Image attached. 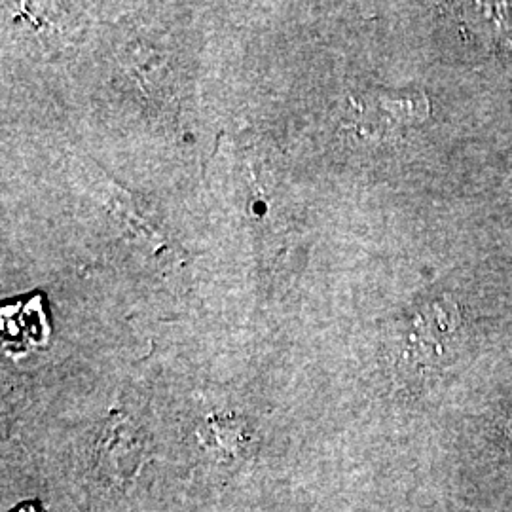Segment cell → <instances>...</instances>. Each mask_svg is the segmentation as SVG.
Returning <instances> with one entry per match:
<instances>
[{
    "label": "cell",
    "mask_w": 512,
    "mask_h": 512,
    "mask_svg": "<svg viewBox=\"0 0 512 512\" xmlns=\"http://www.w3.org/2000/svg\"><path fill=\"white\" fill-rule=\"evenodd\" d=\"M247 431L236 420H213L203 429L202 444L217 459H238L247 448Z\"/></svg>",
    "instance_id": "obj_1"
},
{
    "label": "cell",
    "mask_w": 512,
    "mask_h": 512,
    "mask_svg": "<svg viewBox=\"0 0 512 512\" xmlns=\"http://www.w3.org/2000/svg\"><path fill=\"white\" fill-rule=\"evenodd\" d=\"M14 512H40V509H37L35 505H23V507H19Z\"/></svg>",
    "instance_id": "obj_2"
}]
</instances>
